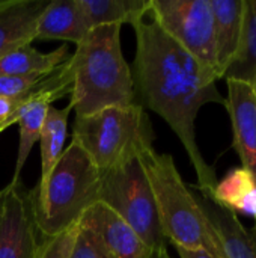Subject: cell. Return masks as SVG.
I'll use <instances>...</instances> for the list:
<instances>
[{"mask_svg": "<svg viewBox=\"0 0 256 258\" xmlns=\"http://www.w3.org/2000/svg\"><path fill=\"white\" fill-rule=\"evenodd\" d=\"M136 56L131 71L136 101L160 115L183 144L198 177L199 194L213 200L217 177L196 142V116L202 106H226L214 73L180 47L149 15L133 26Z\"/></svg>", "mask_w": 256, "mask_h": 258, "instance_id": "1", "label": "cell"}, {"mask_svg": "<svg viewBox=\"0 0 256 258\" xmlns=\"http://www.w3.org/2000/svg\"><path fill=\"white\" fill-rule=\"evenodd\" d=\"M122 26L94 27L69 56V104L75 118L137 104L131 68L121 47Z\"/></svg>", "mask_w": 256, "mask_h": 258, "instance_id": "2", "label": "cell"}, {"mask_svg": "<svg viewBox=\"0 0 256 258\" xmlns=\"http://www.w3.org/2000/svg\"><path fill=\"white\" fill-rule=\"evenodd\" d=\"M148 177L160 225L167 242L174 246L207 251L213 258H223L213 225L186 183L174 157L154 148L139 156Z\"/></svg>", "mask_w": 256, "mask_h": 258, "instance_id": "3", "label": "cell"}, {"mask_svg": "<svg viewBox=\"0 0 256 258\" xmlns=\"http://www.w3.org/2000/svg\"><path fill=\"white\" fill-rule=\"evenodd\" d=\"M100 175L89 156L71 141L47 183L30 190L35 221L44 237L77 225L86 210L98 203Z\"/></svg>", "mask_w": 256, "mask_h": 258, "instance_id": "4", "label": "cell"}, {"mask_svg": "<svg viewBox=\"0 0 256 258\" xmlns=\"http://www.w3.org/2000/svg\"><path fill=\"white\" fill-rule=\"evenodd\" d=\"M155 135L140 104L107 107L74 119L72 139L100 172L107 171L145 150L154 148Z\"/></svg>", "mask_w": 256, "mask_h": 258, "instance_id": "5", "label": "cell"}, {"mask_svg": "<svg viewBox=\"0 0 256 258\" xmlns=\"http://www.w3.org/2000/svg\"><path fill=\"white\" fill-rule=\"evenodd\" d=\"M100 174L98 203L106 204L124 219L149 249L167 248L154 195L139 156Z\"/></svg>", "mask_w": 256, "mask_h": 258, "instance_id": "6", "label": "cell"}, {"mask_svg": "<svg viewBox=\"0 0 256 258\" xmlns=\"http://www.w3.org/2000/svg\"><path fill=\"white\" fill-rule=\"evenodd\" d=\"M148 15L202 67L219 77L210 0H149Z\"/></svg>", "mask_w": 256, "mask_h": 258, "instance_id": "7", "label": "cell"}, {"mask_svg": "<svg viewBox=\"0 0 256 258\" xmlns=\"http://www.w3.org/2000/svg\"><path fill=\"white\" fill-rule=\"evenodd\" d=\"M30 190L9 183L0 190V258H38L44 243Z\"/></svg>", "mask_w": 256, "mask_h": 258, "instance_id": "8", "label": "cell"}, {"mask_svg": "<svg viewBox=\"0 0 256 258\" xmlns=\"http://www.w3.org/2000/svg\"><path fill=\"white\" fill-rule=\"evenodd\" d=\"M226 110L231 116L234 147L241 159V168L256 178V97L252 85L226 80Z\"/></svg>", "mask_w": 256, "mask_h": 258, "instance_id": "9", "label": "cell"}, {"mask_svg": "<svg viewBox=\"0 0 256 258\" xmlns=\"http://www.w3.org/2000/svg\"><path fill=\"white\" fill-rule=\"evenodd\" d=\"M80 222L97 233L113 258H151L154 252L124 219L103 203L89 207Z\"/></svg>", "mask_w": 256, "mask_h": 258, "instance_id": "10", "label": "cell"}, {"mask_svg": "<svg viewBox=\"0 0 256 258\" xmlns=\"http://www.w3.org/2000/svg\"><path fill=\"white\" fill-rule=\"evenodd\" d=\"M51 0H8L0 8V57L36 39L39 20Z\"/></svg>", "mask_w": 256, "mask_h": 258, "instance_id": "11", "label": "cell"}, {"mask_svg": "<svg viewBox=\"0 0 256 258\" xmlns=\"http://www.w3.org/2000/svg\"><path fill=\"white\" fill-rule=\"evenodd\" d=\"M196 200L210 219L223 258H256V225L247 230L235 213L196 194Z\"/></svg>", "mask_w": 256, "mask_h": 258, "instance_id": "12", "label": "cell"}, {"mask_svg": "<svg viewBox=\"0 0 256 258\" xmlns=\"http://www.w3.org/2000/svg\"><path fill=\"white\" fill-rule=\"evenodd\" d=\"M214 15L216 38V62L219 77L225 79V73L234 60L243 30L244 0H210Z\"/></svg>", "mask_w": 256, "mask_h": 258, "instance_id": "13", "label": "cell"}, {"mask_svg": "<svg viewBox=\"0 0 256 258\" xmlns=\"http://www.w3.org/2000/svg\"><path fill=\"white\" fill-rule=\"evenodd\" d=\"M89 30L78 0H51L39 20L36 39H60L77 45Z\"/></svg>", "mask_w": 256, "mask_h": 258, "instance_id": "14", "label": "cell"}, {"mask_svg": "<svg viewBox=\"0 0 256 258\" xmlns=\"http://www.w3.org/2000/svg\"><path fill=\"white\" fill-rule=\"evenodd\" d=\"M69 59V51L66 44L59 48L42 53L32 47V44L20 47L14 51L6 53L0 57V76L12 77H32L44 76Z\"/></svg>", "mask_w": 256, "mask_h": 258, "instance_id": "15", "label": "cell"}, {"mask_svg": "<svg viewBox=\"0 0 256 258\" xmlns=\"http://www.w3.org/2000/svg\"><path fill=\"white\" fill-rule=\"evenodd\" d=\"M220 207L232 213H244L255 219L256 225V178L244 169L235 168L229 171L223 180L217 181L213 200Z\"/></svg>", "mask_w": 256, "mask_h": 258, "instance_id": "16", "label": "cell"}, {"mask_svg": "<svg viewBox=\"0 0 256 258\" xmlns=\"http://www.w3.org/2000/svg\"><path fill=\"white\" fill-rule=\"evenodd\" d=\"M91 26H136L148 15L149 0H78Z\"/></svg>", "mask_w": 256, "mask_h": 258, "instance_id": "17", "label": "cell"}, {"mask_svg": "<svg viewBox=\"0 0 256 258\" xmlns=\"http://www.w3.org/2000/svg\"><path fill=\"white\" fill-rule=\"evenodd\" d=\"M72 112V106L68 103L66 107L57 109L54 106H50L39 142H41V178L36 183V187H42L53 168L59 162L63 150H65V141L68 133V119Z\"/></svg>", "mask_w": 256, "mask_h": 258, "instance_id": "18", "label": "cell"}, {"mask_svg": "<svg viewBox=\"0 0 256 258\" xmlns=\"http://www.w3.org/2000/svg\"><path fill=\"white\" fill-rule=\"evenodd\" d=\"M256 77V0H244L241 39L234 60L225 73L226 80L252 85Z\"/></svg>", "mask_w": 256, "mask_h": 258, "instance_id": "19", "label": "cell"}, {"mask_svg": "<svg viewBox=\"0 0 256 258\" xmlns=\"http://www.w3.org/2000/svg\"><path fill=\"white\" fill-rule=\"evenodd\" d=\"M69 258H113L103 245L97 233L83 222H78V233Z\"/></svg>", "mask_w": 256, "mask_h": 258, "instance_id": "20", "label": "cell"}, {"mask_svg": "<svg viewBox=\"0 0 256 258\" xmlns=\"http://www.w3.org/2000/svg\"><path fill=\"white\" fill-rule=\"evenodd\" d=\"M77 233H78V224L65 230L57 236L45 237L38 258H69L75 245Z\"/></svg>", "mask_w": 256, "mask_h": 258, "instance_id": "21", "label": "cell"}, {"mask_svg": "<svg viewBox=\"0 0 256 258\" xmlns=\"http://www.w3.org/2000/svg\"><path fill=\"white\" fill-rule=\"evenodd\" d=\"M42 76L32 77H12L0 76V97H18L29 92Z\"/></svg>", "mask_w": 256, "mask_h": 258, "instance_id": "22", "label": "cell"}, {"mask_svg": "<svg viewBox=\"0 0 256 258\" xmlns=\"http://www.w3.org/2000/svg\"><path fill=\"white\" fill-rule=\"evenodd\" d=\"M177 254L180 255V258H213L207 251H192V249H184V248H178L175 246Z\"/></svg>", "mask_w": 256, "mask_h": 258, "instance_id": "23", "label": "cell"}, {"mask_svg": "<svg viewBox=\"0 0 256 258\" xmlns=\"http://www.w3.org/2000/svg\"><path fill=\"white\" fill-rule=\"evenodd\" d=\"M151 258H172V257H170V254H169L167 248H164V249L154 251V252H152V255H151Z\"/></svg>", "mask_w": 256, "mask_h": 258, "instance_id": "24", "label": "cell"}, {"mask_svg": "<svg viewBox=\"0 0 256 258\" xmlns=\"http://www.w3.org/2000/svg\"><path fill=\"white\" fill-rule=\"evenodd\" d=\"M252 88H253V92H255V97H256V77H255V80H253V83H252Z\"/></svg>", "mask_w": 256, "mask_h": 258, "instance_id": "25", "label": "cell"}, {"mask_svg": "<svg viewBox=\"0 0 256 258\" xmlns=\"http://www.w3.org/2000/svg\"><path fill=\"white\" fill-rule=\"evenodd\" d=\"M6 2H8V0H0V8H2V6H5V5H6Z\"/></svg>", "mask_w": 256, "mask_h": 258, "instance_id": "26", "label": "cell"}]
</instances>
